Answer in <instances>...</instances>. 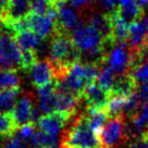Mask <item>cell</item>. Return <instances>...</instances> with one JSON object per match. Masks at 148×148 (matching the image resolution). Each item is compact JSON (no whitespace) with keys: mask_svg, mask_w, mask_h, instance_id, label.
I'll return each mask as SVG.
<instances>
[{"mask_svg":"<svg viewBox=\"0 0 148 148\" xmlns=\"http://www.w3.org/2000/svg\"><path fill=\"white\" fill-rule=\"evenodd\" d=\"M58 10V16L56 21L57 33L71 35L75 27L79 25V14L72 8L66 5V1H59L55 5Z\"/></svg>","mask_w":148,"mask_h":148,"instance_id":"cell-6","label":"cell"},{"mask_svg":"<svg viewBox=\"0 0 148 148\" xmlns=\"http://www.w3.org/2000/svg\"><path fill=\"white\" fill-rule=\"evenodd\" d=\"M16 132H18V135L21 137V138L24 139L25 142H27L28 143V142L31 140V138L33 137L34 133L36 132V130H35V124L29 123V124L23 125V126L18 127Z\"/></svg>","mask_w":148,"mask_h":148,"instance_id":"cell-28","label":"cell"},{"mask_svg":"<svg viewBox=\"0 0 148 148\" xmlns=\"http://www.w3.org/2000/svg\"><path fill=\"white\" fill-rule=\"evenodd\" d=\"M138 85L131 73L118 75L116 82L111 88L110 95H118L123 97H129L137 90Z\"/></svg>","mask_w":148,"mask_h":148,"instance_id":"cell-13","label":"cell"},{"mask_svg":"<svg viewBox=\"0 0 148 148\" xmlns=\"http://www.w3.org/2000/svg\"><path fill=\"white\" fill-rule=\"evenodd\" d=\"M57 139V136L47 134L39 130L34 133L28 144L32 148H56Z\"/></svg>","mask_w":148,"mask_h":148,"instance_id":"cell-20","label":"cell"},{"mask_svg":"<svg viewBox=\"0 0 148 148\" xmlns=\"http://www.w3.org/2000/svg\"><path fill=\"white\" fill-rule=\"evenodd\" d=\"M29 76L32 84L36 88L46 86L53 81L55 71L49 60H38L29 70Z\"/></svg>","mask_w":148,"mask_h":148,"instance_id":"cell-8","label":"cell"},{"mask_svg":"<svg viewBox=\"0 0 148 148\" xmlns=\"http://www.w3.org/2000/svg\"><path fill=\"white\" fill-rule=\"evenodd\" d=\"M105 64L111 66L118 75L131 73L132 50L127 47V44L116 45L110 51H108L105 57Z\"/></svg>","mask_w":148,"mask_h":148,"instance_id":"cell-4","label":"cell"},{"mask_svg":"<svg viewBox=\"0 0 148 148\" xmlns=\"http://www.w3.org/2000/svg\"><path fill=\"white\" fill-rule=\"evenodd\" d=\"M84 116L88 121L92 130L97 135H99V133L101 132L102 127L105 126L109 118L105 109H97V108H90V107L87 108Z\"/></svg>","mask_w":148,"mask_h":148,"instance_id":"cell-16","label":"cell"},{"mask_svg":"<svg viewBox=\"0 0 148 148\" xmlns=\"http://www.w3.org/2000/svg\"><path fill=\"white\" fill-rule=\"evenodd\" d=\"M126 99H127V97L118 96V95H110L108 103L105 108L107 114L110 119L124 116V108L125 103H126Z\"/></svg>","mask_w":148,"mask_h":148,"instance_id":"cell-18","label":"cell"},{"mask_svg":"<svg viewBox=\"0 0 148 148\" xmlns=\"http://www.w3.org/2000/svg\"><path fill=\"white\" fill-rule=\"evenodd\" d=\"M21 79L14 71L0 70V90L15 89L20 87Z\"/></svg>","mask_w":148,"mask_h":148,"instance_id":"cell-23","label":"cell"},{"mask_svg":"<svg viewBox=\"0 0 148 148\" xmlns=\"http://www.w3.org/2000/svg\"><path fill=\"white\" fill-rule=\"evenodd\" d=\"M71 37L74 45L79 48L81 52H87L103 46L102 35L89 23L79 24L72 32Z\"/></svg>","mask_w":148,"mask_h":148,"instance_id":"cell-3","label":"cell"},{"mask_svg":"<svg viewBox=\"0 0 148 148\" xmlns=\"http://www.w3.org/2000/svg\"><path fill=\"white\" fill-rule=\"evenodd\" d=\"M20 90L15 89H5L0 90V112L1 113H11L14 106L18 101Z\"/></svg>","mask_w":148,"mask_h":148,"instance_id":"cell-19","label":"cell"},{"mask_svg":"<svg viewBox=\"0 0 148 148\" xmlns=\"http://www.w3.org/2000/svg\"><path fill=\"white\" fill-rule=\"evenodd\" d=\"M116 76H118V74H116V71L111 66L105 64V66L100 70V73L98 75L96 82L100 85V87H102L108 92H110L111 88H112L113 84L116 82Z\"/></svg>","mask_w":148,"mask_h":148,"instance_id":"cell-21","label":"cell"},{"mask_svg":"<svg viewBox=\"0 0 148 148\" xmlns=\"http://www.w3.org/2000/svg\"><path fill=\"white\" fill-rule=\"evenodd\" d=\"M34 109V97L31 94H24L16 101L13 111L11 112L18 127L31 123Z\"/></svg>","mask_w":148,"mask_h":148,"instance_id":"cell-10","label":"cell"},{"mask_svg":"<svg viewBox=\"0 0 148 148\" xmlns=\"http://www.w3.org/2000/svg\"><path fill=\"white\" fill-rule=\"evenodd\" d=\"M79 98L74 94L58 88L56 94V111L73 116L76 112V107L79 105Z\"/></svg>","mask_w":148,"mask_h":148,"instance_id":"cell-14","label":"cell"},{"mask_svg":"<svg viewBox=\"0 0 148 148\" xmlns=\"http://www.w3.org/2000/svg\"><path fill=\"white\" fill-rule=\"evenodd\" d=\"M38 61L36 51L22 50V70L29 72L32 66Z\"/></svg>","mask_w":148,"mask_h":148,"instance_id":"cell-26","label":"cell"},{"mask_svg":"<svg viewBox=\"0 0 148 148\" xmlns=\"http://www.w3.org/2000/svg\"><path fill=\"white\" fill-rule=\"evenodd\" d=\"M13 35L21 50L37 51V49L42 45V38L38 36L36 33L33 32L32 29H26V31L16 33Z\"/></svg>","mask_w":148,"mask_h":148,"instance_id":"cell-15","label":"cell"},{"mask_svg":"<svg viewBox=\"0 0 148 148\" xmlns=\"http://www.w3.org/2000/svg\"><path fill=\"white\" fill-rule=\"evenodd\" d=\"M71 116H72L63 112L55 111V112L42 116L38 119L36 124L40 131L52 136H57L70 121Z\"/></svg>","mask_w":148,"mask_h":148,"instance_id":"cell-7","label":"cell"},{"mask_svg":"<svg viewBox=\"0 0 148 148\" xmlns=\"http://www.w3.org/2000/svg\"><path fill=\"white\" fill-rule=\"evenodd\" d=\"M70 1V3L73 5L74 8H83L85 5H88L92 0H66Z\"/></svg>","mask_w":148,"mask_h":148,"instance_id":"cell-32","label":"cell"},{"mask_svg":"<svg viewBox=\"0 0 148 148\" xmlns=\"http://www.w3.org/2000/svg\"><path fill=\"white\" fill-rule=\"evenodd\" d=\"M146 132H148V125H147V129H146Z\"/></svg>","mask_w":148,"mask_h":148,"instance_id":"cell-37","label":"cell"},{"mask_svg":"<svg viewBox=\"0 0 148 148\" xmlns=\"http://www.w3.org/2000/svg\"><path fill=\"white\" fill-rule=\"evenodd\" d=\"M0 70H22V50L14 35L7 28L0 32Z\"/></svg>","mask_w":148,"mask_h":148,"instance_id":"cell-2","label":"cell"},{"mask_svg":"<svg viewBox=\"0 0 148 148\" xmlns=\"http://www.w3.org/2000/svg\"><path fill=\"white\" fill-rule=\"evenodd\" d=\"M50 1L52 2V3H53V5H55L56 3H58L59 1H66V0H50Z\"/></svg>","mask_w":148,"mask_h":148,"instance_id":"cell-35","label":"cell"},{"mask_svg":"<svg viewBox=\"0 0 148 148\" xmlns=\"http://www.w3.org/2000/svg\"><path fill=\"white\" fill-rule=\"evenodd\" d=\"M89 24L96 28L103 38L111 36L112 20H111V15L109 12H107L106 14H92L89 18Z\"/></svg>","mask_w":148,"mask_h":148,"instance_id":"cell-17","label":"cell"},{"mask_svg":"<svg viewBox=\"0 0 148 148\" xmlns=\"http://www.w3.org/2000/svg\"><path fill=\"white\" fill-rule=\"evenodd\" d=\"M32 2V13L38 15H46L49 10L53 7L50 0H31Z\"/></svg>","mask_w":148,"mask_h":148,"instance_id":"cell-25","label":"cell"},{"mask_svg":"<svg viewBox=\"0 0 148 148\" xmlns=\"http://www.w3.org/2000/svg\"><path fill=\"white\" fill-rule=\"evenodd\" d=\"M101 146L98 135L94 132L84 114L73 122V124L62 135L61 148H92Z\"/></svg>","mask_w":148,"mask_h":148,"instance_id":"cell-1","label":"cell"},{"mask_svg":"<svg viewBox=\"0 0 148 148\" xmlns=\"http://www.w3.org/2000/svg\"><path fill=\"white\" fill-rule=\"evenodd\" d=\"M32 13L31 0H9L3 16L5 23H12L28 16Z\"/></svg>","mask_w":148,"mask_h":148,"instance_id":"cell-12","label":"cell"},{"mask_svg":"<svg viewBox=\"0 0 148 148\" xmlns=\"http://www.w3.org/2000/svg\"><path fill=\"white\" fill-rule=\"evenodd\" d=\"M125 148H148V132H145L142 136L134 139Z\"/></svg>","mask_w":148,"mask_h":148,"instance_id":"cell-29","label":"cell"},{"mask_svg":"<svg viewBox=\"0 0 148 148\" xmlns=\"http://www.w3.org/2000/svg\"><path fill=\"white\" fill-rule=\"evenodd\" d=\"M8 2L9 0H0V13H5V9L8 7Z\"/></svg>","mask_w":148,"mask_h":148,"instance_id":"cell-33","label":"cell"},{"mask_svg":"<svg viewBox=\"0 0 148 148\" xmlns=\"http://www.w3.org/2000/svg\"><path fill=\"white\" fill-rule=\"evenodd\" d=\"M5 27V16L3 14L0 13V32L2 31V28Z\"/></svg>","mask_w":148,"mask_h":148,"instance_id":"cell-34","label":"cell"},{"mask_svg":"<svg viewBox=\"0 0 148 148\" xmlns=\"http://www.w3.org/2000/svg\"><path fill=\"white\" fill-rule=\"evenodd\" d=\"M82 98L90 108L105 109L110 98V92H108L102 87H100V85L97 82H94L87 86Z\"/></svg>","mask_w":148,"mask_h":148,"instance_id":"cell-11","label":"cell"},{"mask_svg":"<svg viewBox=\"0 0 148 148\" xmlns=\"http://www.w3.org/2000/svg\"><path fill=\"white\" fill-rule=\"evenodd\" d=\"M92 148H103L102 146H98V147H92Z\"/></svg>","mask_w":148,"mask_h":148,"instance_id":"cell-36","label":"cell"},{"mask_svg":"<svg viewBox=\"0 0 148 148\" xmlns=\"http://www.w3.org/2000/svg\"><path fill=\"white\" fill-rule=\"evenodd\" d=\"M18 129V127L15 123L12 113H1L0 112V137L13 136Z\"/></svg>","mask_w":148,"mask_h":148,"instance_id":"cell-22","label":"cell"},{"mask_svg":"<svg viewBox=\"0 0 148 148\" xmlns=\"http://www.w3.org/2000/svg\"><path fill=\"white\" fill-rule=\"evenodd\" d=\"M29 29L36 33L42 39H47L52 37L57 33L56 21L49 18L48 15H38L35 13H31L27 16Z\"/></svg>","mask_w":148,"mask_h":148,"instance_id":"cell-9","label":"cell"},{"mask_svg":"<svg viewBox=\"0 0 148 148\" xmlns=\"http://www.w3.org/2000/svg\"><path fill=\"white\" fill-rule=\"evenodd\" d=\"M5 140L2 144L1 148H31L29 144L22 139L18 135L16 136H10V137H5Z\"/></svg>","mask_w":148,"mask_h":148,"instance_id":"cell-27","label":"cell"},{"mask_svg":"<svg viewBox=\"0 0 148 148\" xmlns=\"http://www.w3.org/2000/svg\"><path fill=\"white\" fill-rule=\"evenodd\" d=\"M99 2L103 9L108 10V12H111L118 8L120 0H99Z\"/></svg>","mask_w":148,"mask_h":148,"instance_id":"cell-31","label":"cell"},{"mask_svg":"<svg viewBox=\"0 0 148 148\" xmlns=\"http://www.w3.org/2000/svg\"><path fill=\"white\" fill-rule=\"evenodd\" d=\"M137 92H138L139 97L142 99L143 103L148 101V81L139 84L138 87H137Z\"/></svg>","mask_w":148,"mask_h":148,"instance_id":"cell-30","label":"cell"},{"mask_svg":"<svg viewBox=\"0 0 148 148\" xmlns=\"http://www.w3.org/2000/svg\"><path fill=\"white\" fill-rule=\"evenodd\" d=\"M131 74L133 75L137 85L148 81V60L144 61L143 63L135 66L134 69L131 71Z\"/></svg>","mask_w":148,"mask_h":148,"instance_id":"cell-24","label":"cell"},{"mask_svg":"<svg viewBox=\"0 0 148 148\" xmlns=\"http://www.w3.org/2000/svg\"><path fill=\"white\" fill-rule=\"evenodd\" d=\"M103 148H114L125 137V123L123 116L113 118L102 127L98 135Z\"/></svg>","mask_w":148,"mask_h":148,"instance_id":"cell-5","label":"cell"}]
</instances>
